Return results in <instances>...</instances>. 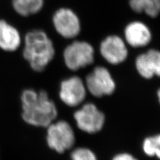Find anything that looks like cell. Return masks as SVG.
Segmentation results:
<instances>
[{
    "instance_id": "obj_6",
    "label": "cell",
    "mask_w": 160,
    "mask_h": 160,
    "mask_svg": "<svg viewBox=\"0 0 160 160\" xmlns=\"http://www.w3.org/2000/svg\"><path fill=\"white\" fill-rule=\"evenodd\" d=\"M87 91L96 98L112 95L116 89V82L109 70L103 66H97L86 79Z\"/></svg>"
},
{
    "instance_id": "obj_16",
    "label": "cell",
    "mask_w": 160,
    "mask_h": 160,
    "mask_svg": "<svg viewBox=\"0 0 160 160\" xmlns=\"http://www.w3.org/2000/svg\"><path fill=\"white\" fill-rule=\"evenodd\" d=\"M71 160H98L96 155L87 148H75L71 153Z\"/></svg>"
},
{
    "instance_id": "obj_12",
    "label": "cell",
    "mask_w": 160,
    "mask_h": 160,
    "mask_svg": "<svg viewBox=\"0 0 160 160\" xmlns=\"http://www.w3.org/2000/svg\"><path fill=\"white\" fill-rule=\"evenodd\" d=\"M21 39L18 30L6 22L0 21V48L6 51L16 50Z\"/></svg>"
},
{
    "instance_id": "obj_13",
    "label": "cell",
    "mask_w": 160,
    "mask_h": 160,
    "mask_svg": "<svg viewBox=\"0 0 160 160\" xmlns=\"http://www.w3.org/2000/svg\"><path fill=\"white\" fill-rule=\"evenodd\" d=\"M129 6L135 12L145 13L151 18L160 13V0H129Z\"/></svg>"
},
{
    "instance_id": "obj_9",
    "label": "cell",
    "mask_w": 160,
    "mask_h": 160,
    "mask_svg": "<svg viewBox=\"0 0 160 160\" xmlns=\"http://www.w3.org/2000/svg\"><path fill=\"white\" fill-rule=\"evenodd\" d=\"M99 52L103 58L112 65L123 63L128 56V50L124 40L119 36L112 35L100 43Z\"/></svg>"
},
{
    "instance_id": "obj_1",
    "label": "cell",
    "mask_w": 160,
    "mask_h": 160,
    "mask_svg": "<svg viewBox=\"0 0 160 160\" xmlns=\"http://www.w3.org/2000/svg\"><path fill=\"white\" fill-rule=\"evenodd\" d=\"M22 101L23 119L32 126L48 127L58 116L56 105L43 90L39 93L33 89L25 90Z\"/></svg>"
},
{
    "instance_id": "obj_14",
    "label": "cell",
    "mask_w": 160,
    "mask_h": 160,
    "mask_svg": "<svg viewBox=\"0 0 160 160\" xmlns=\"http://www.w3.org/2000/svg\"><path fill=\"white\" fill-rule=\"evenodd\" d=\"M43 3L44 0H13V6L19 15L29 16L39 12L42 9Z\"/></svg>"
},
{
    "instance_id": "obj_2",
    "label": "cell",
    "mask_w": 160,
    "mask_h": 160,
    "mask_svg": "<svg viewBox=\"0 0 160 160\" xmlns=\"http://www.w3.org/2000/svg\"><path fill=\"white\" fill-rule=\"evenodd\" d=\"M54 56L53 42L46 33L36 29L27 33L25 38L23 57L34 71H43Z\"/></svg>"
},
{
    "instance_id": "obj_11",
    "label": "cell",
    "mask_w": 160,
    "mask_h": 160,
    "mask_svg": "<svg viewBox=\"0 0 160 160\" xmlns=\"http://www.w3.org/2000/svg\"><path fill=\"white\" fill-rule=\"evenodd\" d=\"M126 42L135 48H143L151 42L152 32L146 24L139 21L129 23L125 28Z\"/></svg>"
},
{
    "instance_id": "obj_7",
    "label": "cell",
    "mask_w": 160,
    "mask_h": 160,
    "mask_svg": "<svg viewBox=\"0 0 160 160\" xmlns=\"http://www.w3.org/2000/svg\"><path fill=\"white\" fill-rule=\"evenodd\" d=\"M53 26L56 32L64 38L73 39L81 32V22L73 10L69 8H60L54 13Z\"/></svg>"
},
{
    "instance_id": "obj_17",
    "label": "cell",
    "mask_w": 160,
    "mask_h": 160,
    "mask_svg": "<svg viewBox=\"0 0 160 160\" xmlns=\"http://www.w3.org/2000/svg\"><path fill=\"white\" fill-rule=\"evenodd\" d=\"M112 160H138L129 153H120L115 156Z\"/></svg>"
},
{
    "instance_id": "obj_8",
    "label": "cell",
    "mask_w": 160,
    "mask_h": 160,
    "mask_svg": "<svg viewBox=\"0 0 160 160\" xmlns=\"http://www.w3.org/2000/svg\"><path fill=\"white\" fill-rule=\"evenodd\" d=\"M86 92L87 89L83 80L78 76H72L61 83L59 98L66 106L75 108L83 102Z\"/></svg>"
},
{
    "instance_id": "obj_10",
    "label": "cell",
    "mask_w": 160,
    "mask_h": 160,
    "mask_svg": "<svg viewBox=\"0 0 160 160\" xmlns=\"http://www.w3.org/2000/svg\"><path fill=\"white\" fill-rule=\"evenodd\" d=\"M138 72L145 79H152L154 76L160 77V52L150 49L146 52L139 55L136 59Z\"/></svg>"
},
{
    "instance_id": "obj_18",
    "label": "cell",
    "mask_w": 160,
    "mask_h": 160,
    "mask_svg": "<svg viewBox=\"0 0 160 160\" xmlns=\"http://www.w3.org/2000/svg\"><path fill=\"white\" fill-rule=\"evenodd\" d=\"M157 95H158V100H159V102L160 103V89H158Z\"/></svg>"
},
{
    "instance_id": "obj_3",
    "label": "cell",
    "mask_w": 160,
    "mask_h": 160,
    "mask_svg": "<svg viewBox=\"0 0 160 160\" xmlns=\"http://www.w3.org/2000/svg\"><path fill=\"white\" fill-rule=\"evenodd\" d=\"M46 140L48 146L58 153L71 149L76 143L73 129L68 122L61 120L48 126Z\"/></svg>"
},
{
    "instance_id": "obj_4",
    "label": "cell",
    "mask_w": 160,
    "mask_h": 160,
    "mask_svg": "<svg viewBox=\"0 0 160 160\" xmlns=\"http://www.w3.org/2000/svg\"><path fill=\"white\" fill-rule=\"evenodd\" d=\"M94 49L85 41H74L63 52V59L67 68L76 72L92 65L94 62Z\"/></svg>"
},
{
    "instance_id": "obj_5",
    "label": "cell",
    "mask_w": 160,
    "mask_h": 160,
    "mask_svg": "<svg viewBox=\"0 0 160 160\" xmlns=\"http://www.w3.org/2000/svg\"><path fill=\"white\" fill-rule=\"evenodd\" d=\"M73 118L78 129L89 134L101 131L106 122L104 113L92 103H85L76 110L73 113Z\"/></svg>"
},
{
    "instance_id": "obj_15",
    "label": "cell",
    "mask_w": 160,
    "mask_h": 160,
    "mask_svg": "<svg viewBox=\"0 0 160 160\" xmlns=\"http://www.w3.org/2000/svg\"><path fill=\"white\" fill-rule=\"evenodd\" d=\"M142 149L149 157H156L160 159V134L148 136L143 139Z\"/></svg>"
}]
</instances>
